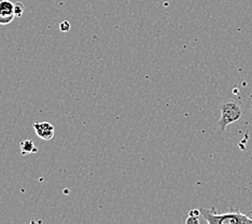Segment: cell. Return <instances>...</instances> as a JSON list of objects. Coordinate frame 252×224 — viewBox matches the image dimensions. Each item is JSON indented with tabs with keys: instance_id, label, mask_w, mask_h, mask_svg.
I'll return each mask as SVG.
<instances>
[{
	"instance_id": "cell-1",
	"label": "cell",
	"mask_w": 252,
	"mask_h": 224,
	"mask_svg": "<svg viewBox=\"0 0 252 224\" xmlns=\"http://www.w3.org/2000/svg\"><path fill=\"white\" fill-rule=\"evenodd\" d=\"M199 210L208 224H252V219L238 210L227 212V214H218L215 208H200Z\"/></svg>"
},
{
	"instance_id": "cell-2",
	"label": "cell",
	"mask_w": 252,
	"mask_h": 224,
	"mask_svg": "<svg viewBox=\"0 0 252 224\" xmlns=\"http://www.w3.org/2000/svg\"><path fill=\"white\" fill-rule=\"evenodd\" d=\"M243 112L242 109L233 101H227L222 103L221 106V119L218 122V128L220 130H225L228 125L237 122V121L242 118Z\"/></svg>"
},
{
	"instance_id": "cell-3",
	"label": "cell",
	"mask_w": 252,
	"mask_h": 224,
	"mask_svg": "<svg viewBox=\"0 0 252 224\" xmlns=\"http://www.w3.org/2000/svg\"><path fill=\"white\" fill-rule=\"evenodd\" d=\"M14 2L11 0H0V25H8L15 19Z\"/></svg>"
},
{
	"instance_id": "cell-4",
	"label": "cell",
	"mask_w": 252,
	"mask_h": 224,
	"mask_svg": "<svg viewBox=\"0 0 252 224\" xmlns=\"http://www.w3.org/2000/svg\"><path fill=\"white\" fill-rule=\"evenodd\" d=\"M33 129L36 134L43 140H51L53 139L55 134L54 126L50 122H35L33 123Z\"/></svg>"
},
{
	"instance_id": "cell-5",
	"label": "cell",
	"mask_w": 252,
	"mask_h": 224,
	"mask_svg": "<svg viewBox=\"0 0 252 224\" xmlns=\"http://www.w3.org/2000/svg\"><path fill=\"white\" fill-rule=\"evenodd\" d=\"M20 147H21V153L23 155H28V154L38 152V149L36 148L35 143H33V141H32L30 139L21 141Z\"/></svg>"
},
{
	"instance_id": "cell-6",
	"label": "cell",
	"mask_w": 252,
	"mask_h": 224,
	"mask_svg": "<svg viewBox=\"0 0 252 224\" xmlns=\"http://www.w3.org/2000/svg\"><path fill=\"white\" fill-rule=\"evenodd\" d=\"M202 216L199 209H192L189 212V217L186 220L187 224H198L199 223V217Z\"/></svg>"
},
{
	"instance_id": "cell-7",
	"label": "cell",
	"mask_w": 252,
	"mask_h": 224,
	"mask_svg": "<svg viewBox=\"0 0 252 224\" xmlns=\"http://www.w3.org/2000/svg\"><path fill=\"white\" fill-rule=\"evenodd\" d=\"M24 10H25V5L23 4L22 2L18 1V2H14V13L16 17H20L24 13Z\"/></svg>"
},
{
	"instance_id": "cell-8",
	"label": "cell",
	"mask_w": 252,
	"mask_h": 224,
	"mask_svg": "<svg viewBox=\"0 0 252 224\" xmlns=\"http://www.w3.org/2000/svg\"><path fill=\"white\" fill-rule=\"evenodd\" d=\"M60 30H61V32H69V31H70V24H69V22H67V21L62 22L61 24H60Z\"/></svg>"
}]
</instances>
